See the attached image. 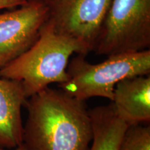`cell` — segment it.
Returning a JSON list of instances; mask_svg holds the SVG:
<instances>
[{"label": "cell", "instance_id": "cell-1", "mask_svg": "<svg viewBox=\"0 0 150 150\" xmlns=\"http://www.w3.org/2000/svg\"><path fill=\"white\" fill-rule=\"evenodd\" d=\"M22 143L29 150H89L93 127L85 101L47 87L26 100Z\"/></svg>", "mask_w": 150, "mask_h": 150}, {"label": "cell", "instance_id": "cell-2", "mask_svg": "<svg viewBox=\"0 0 150 150\" xmlns=\"http://www.w3.org/2000/svg\"><path fill=\"white\" fill-rule=\"evenodd\" d=\"M74 54H88L77 41L59 34L45 22L38 38L22 55L0 70V76L20 81L28 99L50 84L68 79L67 67Z\"/></svg>", "mask_w": 150, "mask_h": 150}, {"label": "cell", "instance_id": "cell-3", "mask_svg": "<svg viewBox=\"0 0 150 150\" xmlns=\"http://www.w3.org/2000/svg\"><path fill=\"white\" fill-rule=\"evenodd\" d=\"M85 56L77 54L69 61L68 79L59 84L62 91L82 101L95 97L112 101L118 82L150 74L149 50L108 56L97 64L86 61Z\"/></svg>", "mask_w": 150, "mask_h": 150}, {"label": "cell", "instance_id": "cell-4", "mask_svg": "<svg viewBox=\"0 0 150 150\" xmlns=\"http://www.w3.org/2000/svg\"><path fill=\"white\" fill-rule=\"evenodd\" d=\"M149 47L150 0H112L94 51L108 56Z\"/></svg>", "mask_w": 150, "mask_h": 150}, {"label": "cell", "instance_id": "cell-5", "mask_svg": "<svg viewBox=\"0 0 150 150\" xmlns=\"http://www.w3.org/2000/svg\"><path fill=\"white\" fill-rule=\"evenodd\" d=\"M47 22L59 34L94 51L103 21L112 0H42Z\"/></svg>", "mask_w": 150, "mask_h": 150}, {"label": "cell", "instance_id": "cell-6", "mask_svg": "<svg viewBox=\"0 0 150 150\" xmlns=\"http://www.w3.org/2000/svg\"><path fill=\"white\" fill-rule=\"evenodd\" d=\"M47 20L42 0H28L18 8L0 13V70L34 44Z\"/></svg>", "mask_w": 150, "mask_h": 150}, {"label": "cell", "instance_id": "cell-7", "mask_svg": "<svg viewBox=\"0 0 150 150\" xmlns=\"http://www.w3.org/2000/svg\"><path fill=\"white\" fill-rule=\"evenodd\" d=\"M111 104L116 115L129 126L149 124V74L126 78L118 82Z\"/></svg>", "mask_w": 150, "mask_h": 150}, {"label": "cell", "instance_id": "cell-8", "mask_svg": "<svg viewBox=\"0 0 150 150\" xmlns=\"http://www.w3.org/2000/svg\"><path fill=\"white\" fill-rule=\"evenodd\" d=\"M26 98L20 81L0 76V148L13 149L22 144L21 110Z\"/></svg>", "mask_w": 150, "mask_h": 150}, {"label": "cell", "instance_id": "cell-9", "mask_svg": "<svg viewBox=\"0 0 150 150\" xmlns=\"http://www.w3.org/2000/svg\"><path fill=\"white\" fill-rule=\"evenodd\" d=\"M93 127L89 150H117L129 125L116 115L112 104L89 110Z\"/></svg>", "mask_w": 150, "mask_h": 150}, {"label": "cell", "instance_id": "cell-10", "mask_svg": "<svg viewBox=\"0 0 150 150\" xmlns=\"http://www.w3.org/2000/svg\"><path fill=\"white\" fill-rule=\"evenodd\" d=\"M117 150H150V126L129 125Z\"/></svg>", "mask_w": 150, "mask_h": 150}, {"label": "cell", "instance_id": "cell-11", "mask_svg": "<svg viewBox=\"0 0 150 150\" xmlns=\"http://www.w3.org/2000/svg\"><path fill=\"white\" fill-rule=\"evenodd\" d=\"M28 0H0V11L3 9H14L21 6Z\"/></svg>", "mask_w": 150, "mask_h": 150}, {"label": "cell", "instance_id": "cell-12", "mask_svg": "<svg viewBox=\"0 0 150 150\" xmlns=\"http://www.w3.org/2000/svg\"><path fill=\"white\" fill-rule=\"evenodd\" d=\"M0 150H29V149H28L27 147H26L23 143H22L21 145L18 146L17 147L13 148V149H1V148H0Z\"/></svg>", "mask_w": 150, "mask_h": 150}]
</instances>
